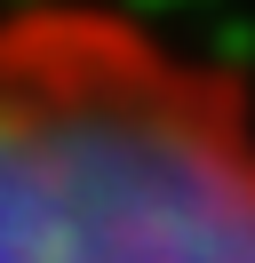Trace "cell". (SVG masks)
<instances>
[{
  "mask_svg": "<svg viewBox=\"0 0 255 263\" xmlns=\"http://www.w3.org/2000/svg\"><path fill=\"white\" fill-rule=\"evenodd\" d=\"M0 263H255V88L112 0H8Z\"/></svg>",
  "mask_w": 255,
  "mask_h": 263,
  "instance_id": "6da1fadb",
  "label": "cell"
}]
</instances>
